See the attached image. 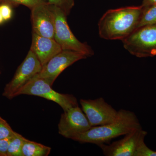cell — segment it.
<instances>
[{
  "label": "cell",
  "mask_w": 156,
  "mask_h": 156,
  "mask_svg": "<svg viewBox=\"0 0 156 156\" xmlns=\"http://www.w3.org/2000/svg\"><path fill=\"white\" fill-rule=\"evenodd\" d=\"M87 58L78 52L62 50L51 58L43 66L41 71L34 77L42 78L52 86L57 77L66 69L76 62Z\"/></svg>",
  "instance_id": "cell-7"
},
{
  "label": "cell",
  "mask_w": 156,
  "mask_h": 156,
  "mask_svg": "<svg viewBox=\"0 0 156 156\" xmlns=\"http://www.w3.org/2000/svg\"><path fill=\"white\" fill-rule=\"evenodd\" d=\"M141 127L134 112L121 109L118 111L115 119L112 122L93 126L86 132L75 135L71 139L80 143L92 144L99 146L108 144L114 138Z\"/></svg>",
  "instance_id": "cell-1"
},
{
  "label": "cell",
  "mask_w": 156,
  "mask_h": 156,
  "mask_svg": "<svg viewBox=\"0 0 156 156\" xmlns=\"http://www.w3.org/2000/svg\"><path fill=\"white\" fill-rule=\"evenodd\" d=\"M147 133L142 127L126 134L124 137L111 144L99 146L106 156H134L136 148L144 141Z\"/></svg>",
  "instance_id": "cell-10"
},
{
  "label": "cell",
  "mask_w": 156,
  "mask_h": 156,
  "mask_svg": "<svg viewBox=\"0 0 156 156\" xmlns=\"http://www.w3.org/2000/svg\"><path fill=\"white\" fill-rule=\"evenodd\" d=\"M41 63L36 55L30 50L20 65L12 80L6 85L3 95L11 99L20 88L42 70Z\"/></svg>",
  "instance_id": "cell-6"
},
{
  "label": "cell",
  "mask_w": 156,
  "mask_h": 156,
  "mask_svg": "<svg viewBox=\"0 0 156 156\" xmlns=\"http://www.w3.org/2000/svg\"><path fill=\"white\" fill-rule=\"evenodd\" d=\"M21 95L39 96L54 101L61 107L63 111L79 106L77 98L73 95L54 91L52 86L41 78L34 77L31 79L15 93L14 97Z\"/></svg>",
  "instance_id": "cell-3"
},
{
  "label": "cell",
  "mask_w": 156,
  "mask_h": 156,
  "mask_svg": "<svg viewBox=\"0 0 156 156\" xmlns=\"http://www.w3.org/2000/svg\"><path fill=\"white\" fill-rule=\"evenodd\" d=\"M82 109L92 127L102 126L115 119L118 112L102 97L80 100Z\"/></svg>",
  "instance_id": "cell-8"
},
{
  "label": "cell",
  "mask_w": 156,
  "mask_h": 156,
  "mask_svg": "<svg viewBox=\"0 0 156 156\" xmlns=\"http://www.w3.org/2000/svg\"><path fill=\"white\" fill-rule=\"evenodd\" d=\"M14 132L7 121L0 116V139H9Z\"/></svg>",
  "instance_id": "cell-18"
},
{
  "label": "cell",
  "mask_w": 156,
  "mask_h": 156,
  "mask_svg": "<svg viewBox=\"0 0 156 156\" xmlns=\"http://www.w3.org/2000/svg\"><path fill=\"white\" fill-rule=\"evenodd\" d=\"M0 12L5 21L9 20L12 17V9L8 4H3L0 5Z\"/></svg>",
  "instance_id": "cell-20"
},
{
  "label": "cell",
  "mask_w": 156,
  "mask_h": 156,
  "mask_svg": "<svg viewBox=\"0 0 156 156\" xmlns=\"http://www.w3.org/2000/svg\"><path fill=\"white\" fill-rule=\"evenodd\" d=\"M152 5H156V0H143L141 5L144 7Z\"/></svg>",
  "instance_id": "cell-22"
},
{
  "label": "cell",
  "mask_w": 156,
  "mask_h": 156,
  "mask_svg": "<svg viewBox=\"0 0 156 156\" xmlns=\"http://www.w3.org/2000/svg\"><path fill=\"white\" fill-rule=\"evenodd\" d=\"M9 139H0V156H7Z\"/></svg>",
  "instance_id": "cell-21"
},
{
  "label": "cell",
  "mask_w": 156,
  "mask_h": 156,
  "mask_svg": "<svg viewBox=\"0 0 156 156\" xmlns=\"http://www.w3.org/2000/svg\"><path fill=\"white\" fill-rule=\"evenodd\" d=\"M5 3L26 6L31 10L36 6L48 2L47 0H3Z\"/></svg>",
  "instance_id": "cell-17"
},
{
  "label": "cell",
  "mask_w": 156,
  "mask_h": 156,
  "mask_svg": "<svg viewBox=\"0 0 156 156\" xmlns=\"http://www.w3.org/2000/svg\"><path fill=\"white\" fill-rule=\"evenodd\" d=\"M134 156H156V151L148 147L144 140L140 143L136 148Z\"/></svg>",
  "instance_id": "cell-19"
},
{
  "label": "cell",
  "mask_w": 156,
  "mask_h": 156,
  "mask_svg": "<svg viewBox=\"0 0 156 156\" xmlns=\"http://www.w3.org/2000/svg\"><path fill=\"white\" fill-rule=\"evenodd\" d=\"M4 21H5V20H4V19H3L2 14H1V12H0V24L2 23Z\"/></svg>",
  "instance_id": "cell-23"
},
{
  "label": "cell",
  "mask_w": 156,
  "mask_h": 156,
  "mask_svg": "<svg viewBox=\"0 0 156 156\" xmlns=\"http://www.w3.org/2000/svg\"><path fill=\"white\" fill-rule=\"evenodd\" d=\"M154 24H156V5L142 7V12L137 28L144 26Z\"/></svg>",
  "instance_id": "cell-15"
},
{
  "label": "cell",
  "mask_w": 156,
  "mask_h": 156,
  "mask_svg": "<svg viewBox=\"0 0 156 156\" xmlns=\"http://www.w3.org/2000/svg\"><path fill=\"white\" fill-rule=\"evenodd\" d=\"M26 139L22 135L14 132L9 139L7 156H22V148Z\"/></svg>",
  "instance_id": "cell-14"
},
{
  "label": "cell",
  "mask_w": 156,
  "mask_h": 156,
  "mask_svg": "<svg viewBox=\"0 0 156 156\" xmlns=\"http://www.w3.org/2000/svg\"><path fill=\"white\" fill-rule=\"evenodd\" d=\"M142 7L131 6L107 11L98 23V34L106 40H123L137 28Z\"/></svg>",
  "instance_id": "cell-2"
},
{
  "label": "cell",
  "mask_w": 156,
  "mask_h": 156,
  "mask_svg": "<svg viewBox=\"0 0 156 156\" xmlns=\"http://www.w3.org/2000/svg\"><path fill=\"white\" fill-rule=\"evenodd\" d=\"M30 50L36 55L43 66L62 50L54 39L41 36L33 32Z\"/></svg>",
  "instance_id": "cell-12"
},
{
  "label": "cell",
  "mask_w": 156,
  "mask_h": 156,
  "mask_svg": "<svg viewBox=\"0 0 156 156\" xmlns=\"http://www.w3.org/2000/svg\"><path fill=\"white\" fill-rule=\"evenodd\" d=\"M31 10L33 32L41 36L54 39L55 18L51 5L48 2L44 3Z\"/></svg>",
  "instance_id": "cell-11"
},
{
  "label": "cell",
  "mask_w": 156,
  "mask_h": 156,
  "mask_svg": "<svg viewBox=\"0 0 156 156\" xmlns=\"http://www.w3.org/2000/svg\"><path fill=\"white\" fill-rule=\"evenodd\" d=\"M124 48L139 58L156 56V24L136 28L122 40Z\"/></svg>",
  "instance_id": "cell-5"
},
{
  "label": "cell",
  "mask_w": 156,
  "mask_h": 156,
  "mask_svg": "<svg viewBox=\"0 0 156 156\" xmlns=\"http://www.w3.org/2000/svg\"><path fill=\"white\" fill-rule=\"evenodd\" d=\"M92 127L82 109L77 106L64 111L61 115L58 124V132L62 136L71 139Z\"/></svg>",
  "instance_id": "cell-9"
},
{
  "label": "cell",
  "mask_w": 156,
  "mask_h": 156,
  "mask_svg": "<svg viewBox=\"0 0 156 156\" xmlns=\"http://www.w3.org/2000/svg\"><path fill=\"white\" fill-rule=\"evenodd\" d=\"M51 148L26 139L22 148V156H48Z\"/></svg>",
  "instance_id": "cell-13"
},
{
  "label": "cell",
  "mask_w": 156,
  "mask_h": 156,
  "mask_svg": "<svg viewBox=\"0 0 156 156\" xmlns=\"http://www.w3.org/2000/svg\"><path fill=\"white\" fill-rule=\"evenodd\" d=\"M49 4L60 8L66 16L74 5V0H47Z\"/></svg>",
  "instance_id": "cell-16"
},
{
  "label": "cell",
  "mask_w": 156,
  "mask_h": 156,
  "mask_svg": "<svg viewBox=\"0 0 156 156\" xmlns=\"http://www.w3.org/2000/svg\"><path fill=\"white\" fill-rule=\"evenodd\" d=\"M3 0H0V2H2V1Z\"/></svg>",
  "instance_id": "cell-24"
},
{
  "label": "cell",
  "mask_w": 156,
  "mask_h": 156,
  "mask_svg": "<svg viewBox=\"0 0 156 156\" xmlns=\"http://www.w3.org/2000/svg\"><path fill=\"white\" fill-rule=\"evenodd\" d=\"M51 6L55 18L54 39L62 50L78 52L87 57L93 56L94 52L91 47L87 43L80 41L73 34L68 24L65 13L60 8L52 5Z\"/></svg>",
  "instance_id": "cell-4"
}]
</instances>
